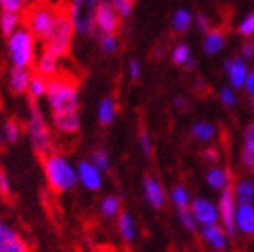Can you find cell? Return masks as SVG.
<instances>
[{
    "label": "cell",
    "mask_w": 254,
    "mask_h": 252,
    "mask_svg": "<svg viewBox=\"0 0 254 252\" xmlns=\"http://www.w3.org/2000/svg\"><path fill=\"white\" fill-rule=\"evenodd\" d=\"M27 247L18 229L5 218H0V252H16Z\"/></svg>",
    "instance_id": "e0dca14e"
},
{
    "label": "cell",
    "mask_w": 254,
    "mask_h": 252,
    "mask_svg": "<svg viewBox=\"0 0 254 252\" xmlns=\"http://www.w3.org/2000/svg\"><path fill=\"white\" fill-rule=\"evenodd\" d=\"M11 194H13V186H11L9 175L5 170L0 168V198L9 200Z\"/></svg>",
    "instance_id": "b9f144b4"
},
{
    "label": "cell",
    "mask_w": 254,
    "mask_h": 252,
    "mask_svg": "<svg viewBox=\"0 0 254 252\" xmlns=\"http://www.w3.org/2000/svg\"><path fill=\"white\" fill-rule=\"evenodd\" d=\"M47 90H49V79L33 70L29 87H27V96H29V99L33 103H38L40 99H45Z\"/></svg>",
    "instance_id": "f1b7e54d"
},
{
    "label": "cell",
    "mask_w": 254,
    "mask_h": 252,
    "mask_svg": "<svg viewBox=\"0 0 254 252\" xmlns=\"http://www.w3.org/2000/svg\"><path fill=\"white\" fill-rule=\"evenodd\" d=\"M240 160L245 168L254 166V119L245 125L242 131V151H240Z\"/></svg>",
    "instance_id": "603a6c76"
},
{
    "label": "cell",
    "mask_w": 254,
    "mask_h": 252,
    "mask_svg": "<svg viewBox=\"0 0 254 252\" xmlns=\"http://www.w3.org/2000/svg\"><path fill=\"white\" fill-rule=\"evenodd\" d=\"M127 72L130 81H139L142 76V65L137 58H130L127 63Z\"/></svg>",
    "instance_id": "7bdbcfd3"
},
{
    "label": "cell",
    "mask_w": 254,
    "mask_h": 252,
    "mask_svg": "<svg viewBox=\"0 0 254 252\" xmlns=\"http://www.w3.org/2000/svg\"><path fill=\"white\" fill-rule=\"evenodd\" d=\"M202 159L204 162H207L209 166L213 164H218V160H220V151L216 150L215 146H205L204 150H202Z\"/></svg>",
    "instance_id": "ee69618b"
},
{
    "label": "cell",
    "mask_w": 254,
    "mask_h": 252,
    "mask_svg": "<svg viewBox=\"0 0 254 252\" xmlns=\"http://www.w3.org/2000/svg\"><path fill=\"white\" fill-rule=\"evenodd\" d=\"M90 162H92L103 175L108 173L110 168H112V159H110V153H108L105 148H96V150L90 153Z\"/></svg>",
    "instance_id": "e575fe53"
},
{
    "label": "cell",
    "mask_w": 254,
    "mask_h": 252,
    "mask_svg": "<svg viewBox=\"0 0 254 252\" xmlns=\"http://www.w3.org/2000/svg\"><path fill=\"white\" fill-rule=\"evenodd\" d=\"M251 67L249 62L244 60L242 56H233L224 62V72L227 78V85L235 90H244V83L247 74H249Z\"/></svg>",
    "instance_id": "7c38bea8"
},
{
    "label": "cell",
    "mask_w": 254,
    "mask_h": 252,
    "mask_svg": "<svg viewBox=\"0 0 254 252\" xmlns=\"http://www.w3.org/2000/svg\"><path fill=\"white\" fill-rule=\"evenodd\" d=\"M101 0H67L64 5L74 31L79 36L94 33V15Z\"/></svg>",
    "instance_id": "52a82bcc"
},
{
    "label": "cell",
    "mask_w": 254,
    "mask_h": 252,
    "mask_svg": "<svg viewBox=\"0 0 254 252\" xmlns=\"http://www.w3.org/2000/svg\"><path fill=\"white\" fill-rule=\"evenodd\" d=\"M42 168H44L45 182L53 193L64 194L78 186L76 164H72L65 153H60L56 150L51 151L49 155L42 159Z\"/></svg>",
    "instance_id": "6da1fadb"
},
{
    "label": "cell",
    "mask_w": 254,
    "mask_h": 252,
    "mask_svg": "<svg viewBox=\"0 0 254 252\" xmlns=\"http://www.w3.org/2000/svg\"><path fill=\"white\" fill-rule=\"evenodd\" d=\"M78 173V184L90 193H98L103 188V173L90 162V160H79L76 164Z\"/></svg>",
    "instance_id": "4fadbf2b"
},
{
    "label": "cell",
    "mask_w": 254,
    "mask_h": 252,
    "mask_svg": "<svg viewBox=\"0 0 254 252\" xmlns=\"http://www.w3.org/2000/svg\"><path fill=\"white\" fill-rule=\"evenodd\" d=\"M177 218H179V223H181V227L184 229L186 233H191V234H196V233H198L200 225L196 223L195 216H193V213L190 211V207H188V209H179V211H177Z\"/></svg>",
    "instance_id": "d590c367"
},
{
    "label": "cell",
    "mask_w": 254,
    "mask_h": 252,
    "mask_svg": "<svg viewBox=\"0 0 254 252\" xmlns=\"http://www.w3.org/2000/svg\"><path fill=\"white\" fill-rule=\"evenodd\" d=\"M62 5H54L47 0H36L27 5L22 15V25L31 31L38 42H45L56 25Z\"/></svg>",
    "instance_id": "277c9868"
},
{
    "label": "cell",
    "mask_w": 254,
    "mask_h": 252,
    "mask_svg": "<svg viewBox=\"0 0 254 252\" xmlns=\"http://www.w3.org/2000/svg\"><path fill=\"white\" fill-rule=\"evenodd\" d=\"M233 194H235L238 205L254 204V180L253 179H238L233 182Z\"/></svg>",
    "instance_id": "83f0119b"
},
{
    "label": "cell",
    "mask_w": 254,
    "mask_h": 252,
    "mask_svg": "<svg viewBox=\"0 0 254 252\" xmlns=\"http://www.w3.org/2000/svg\"><path fill=\"white\" fill-rule=\"evenodd\" d=\"M244 90L249 94V96H254V68H251L249 74H247V78H245Z\"/></svg>",
    "instance_id": "c3c4849f"
},
{
    "label": "cell",
    "mask_w": 254,
    "mask_h": 252,
    "mask_svg": "<svg viewBox=\"0 0 254 252\" xmlns=\"http://www.w3.org/2000/svg\"><path fill=\"white\" fill-rule=\"evenodd\" d=\"M190 211L195 216L196 223L204 227V225H213V223H220V216H218V207L216 202H213L207 196H195L191 200Z\"/></svg>",
    "instance_id": "8fae6325"
},
{
    "label": "cell",
    "mask_w": 254,
    "mask_h": 252,
    "mask_svg": "<svg viewBox=\"0 0 254 252\" xmlns=\"http://www.w3.org/2000/svg\"><path fill=\"white\" fill-rule=\"evenodd\" d=\"M5 144L4 141V131H2V125H0V150H2V146Z\"/></svg>",
    "instance_id": "f907efd6"
},
{
    "label": "cell",
    "mask_w": 254,
    "mask_h": 252,
    "mask_svg": "<svg viewBox=\"0 0 254 252\" xmlns=\"http://www.w3.org/2000/svg\"><path fill=\"white\" fill-rule=\"evenodd\" d=\"M47 107L53 114L65 112H79V85L67 74H60L49 79V90L45 96Z\"/></svg>",
    "instance_id": "7a4b0ae2"
},
{
    "label": "cell",
    "mask_w": 254,
    "mask_h": 252,
    "mask_svg": "<svg viewBox=\"0 0 254 252\" xmlns=\"http://www.w3.org/2000/svg\"><path fill=\"white\" fill-rule=\"evenodd\" d=\"M193 25H195V15H193L188 7H179V9L171 15L170 29H171V33L177 34V36L186 34Z\"/></svg>",
    "instance_id": "d4e9b609"
},
{
    "label": "cell",
    "mask_w": 254,
    "mask_h": 252,
    "mask_svg": "<svg viewBox=\"0 0 254 252\" xmlns=\"http://www.w3.org/2000/svg\"><path fill=\"white\" fill-rule=\"evenodd\" d=\"M173 108H175L177 112H188L191 108V101L186 96H177L175 99H173Z\"/></svg>",
    "instance_id": "7dc6e473"
},
{
    "label": "cell",
    "mask_w": 254,
    "mask_h": 252,
    "mask_svg": "<svg viewBox=\"0 0 254 252\" xmlns=\"http://www.w3.org/2000/svg\"><path fill=\"white\" fill-rule=\"evenodd\" d=\"M90 252H99V251H90Z\"/></svg>",
    "instance_id": "11a10c76"
},
{
    "label": "cell",
    "mask_w": 254,
    "mask_h": 252,
    "mask_svg": "<svg viewBox=\"0 0 254 252\" xmlns=\"http://www.w3.org/2000/svg\"><path fill=\"white\" fill-rule=\"evenodd\" d=\"M251 173H253V180H254V166L251 168Z\"/></svg>",
    "instance_id": "db71d44e"
},
{
    "label": "cell",
    "mask_w": 254,
    "mask_h": 252,
    "mask_svg": "<svg viewBox=\"0 0 254 252\" xmlns=\"http://www.w3.org/2000/svg\"><path fill=\"white\" fill-rule=\"evenodd\" d=\"M114 4V7L118 9V13L121 15L123 20H128L133 11V5H135L137 0H110Z\"/></svg>",
    "instance_id": "60d3db41"
},
{
    "label": "cell",
    "mask_w": 254,
    "mask_h": 252,
    "mask_svg": "<svg viewBox=\"0 0 254 252\" xmlns=\"http://www.w3.org/2000/svg\"><path fill=\"white\" fill-rule=\"evenodd\" d=\"M36 45H38V40L34 38L33 33L25 29L24 25L11 36H7L5 49H7V58H9L11 67H22L33 70L34 62L38 58Z\"/></svg>",
    "instance_id": "5b68a950"
},
{
    "label": "cell",
    "mask_w": 254,
    "mask_h": 252,
    "mask_svg": "<svg viewBox=\"0 0 254 252\" xmlns=\"http://www.w3.org/2000/svg\"><path fill=\"white\" fill-rule=\"evenodd\" d=\"M24 125L16 119V117H7L2 125V131H4V141L5 144H16L24 135Z\"/></svg>",
    "instance_id": "1f68e13d"
},
{
    "label": "cell",
    "mask_w": 254,
    "mask_h": 252,
    "mask_svg": "<svg viewBox=\"0 0 254 252\" xmlns=\"http://www.w3.org/2000/svg\"><path fill=\"white\" fill-rule=\"evenodd\" d=\"M200 240L215 252H225L229 247V234L225 233V229L220 223H213V225H204L198 229Z\"/></svg>",
    "instance_id": "5bb4252c"
},
{
    "label": "cell",
    "mask_w": 254,
    "mask_h": 252,
    "mask_svg": "<svg viewBox=\"0 0 254 252\" xmlns=\"http://www.w3.org/2000/svg\"><path fill=\"white\" fill-rule=\"evenodd\" d=\"M216 207H218V216H220V225L225 229V233L229 234V238H236V225H235V216L236 209H238V202H236L233 189H225L222 193H218V200H216Z\"/></svg>",
    "instance_id": "9c48e42d"
},
{
    "label": "cell",
    "mask_w": 254,
    "mask_h": 252,
    "mask_svg": "<svg viewBox=\"0 0 254 252\" xmlns=\"http://www.w3.org/2000/svg\"><path fill=\"white\" fill-rule=\"evenodd\" d=\"M20 27H22V15L0 11V33L4 34L5 38L18 31Z\"/></svg>",
    "instance_id": "d6a6232c"
},
{
    "label": "cell",
    "mask_w": 254,
    "mask_h": 252,
    "mask_svg": "<svg viewBox=\"0 0 254 252\" xmlns=\"http://www.w3.org/2000/svg\"><path fill=\"white\" fill-rule=\"evenodd\" d=\"M119 114V105L116 96H105L98 103V123L101 126H110Z\"/></svg>",
    "instance_id": "484cf974"
},
{
    "label": "cell",
    "mask_w": 254,
    "mask_h": 252,
    "mask_svg": "<svg viewBox=\"0 0 254 252\" xmlns=\"http://www.w3.org/2000/svg\"><path fill=\"white\" fill-rule=\"evenodd\" d=\"M116 225H118V233L125 243H133L139 236V227H137L135 218L128 211H123L116 218Z\"/></svg>",
    "instance_id": "cb8c5ba5"
},
{
    "label": "cell",
    "mask_w": 254,
    "mask_h": 252,
    "mask_svg": "<svg viewBox=\"0 0 254 252\" xmlns=\"http://www.w3.org/2000/svg\"><path fill=\"white\" fill-rule=\"evenodd\" d=\"M195 25L196 29L200 31V33H209L211 29H213V22H211V18L205 13H198V15H195Z\"/></svg>",
    "instance_id": "f6af8a7d"
},
{
    "label": "cell",
    "mask_w": 254,
    "mask_h": 252,
    "mask_svg": "<svg viewBox=\"0 0 254 252\" xmlns=\"http://www.w3.org/2000/svg\"><path fill=\"white\" fill-rule=\"evenodd\" d=\"M236 31L242 38L251 40L254 36V11H249L244 18L240 20L238 25H236Z\"/></svg>",
    "instance_id": "74e56055"
},
{
    "label": "cell",
    "mask_w": 254,
    "mask_h": 252,
    "mask_svg": "<svg viewBox=\"0 0 254 252\" xmlns=\"http://www.w3.org/2000/svg\"><path fill=\"white\" fill-rule=\"evenodd\" d=\"M29 2L27 0H0V11L4 13H16V15H24L27 9Z\"/></svg>",
    "instance_id": "ab89813d"
},
{
    "label": "cell",
    "mask_w": 254,
    "mask_h": 252,
    "mask_svg": "<svg viewBox=\"0 0 254 252\" xmlns=\"http://www.w3.org/2000/svg\"><path fill=\"white\" fill-rule=\"evenodd\" d=\"M31 74H33L31 68L9 67V70H7V88H9V92L15 94V96H24V94H27Z\"/></svg>",
    "instance_id": "ac0fdd59"
},
{
    "label": "cell",
    "mask_w": 254,
    "mask_h": 252,
    "mask_svg": "<svg viewBox=\"0 0 254 252\" xmlns=\"http://www.w3.org/2000/svg\"><path fill=\"white\" fill-rule=\"evenodd\" d=\"M251 108H253V114H254V96H251Z\"/></svg>",
    "instance_id": "816d5d0a"
},
{
    "label": "cell",
    "mask_w": 254,
    "mask_h": 252,
    "mask_svg": "<svg viewBox=\"0 0 254 252\" xmlns=\"http://www.w3.org/2000/svg\"><path fill=\"white\" fill-rule=\"evenodd\" d=\"M218 101L224 108L231 110V108L236 107V103H238V97H236V90L235 88H231L229 85H224V87L218 90Z\"/></svg>",
    "instance_id": "f35d334b"
},
{
    "label": "cell",
    "mask_w": 254,
    "mask_h": 252,
    "mask_svg": "<svg viewBox=\"0 0 254 252\" xmlns=\"http://www.w3.org/2000/svg\"><path fill=\"white\" fill-rule=\"evenodd\" d=\"M137 142H139V150H141L142 157H144V159H152L153 150H155V146H153V137L144 126H141L139 131H137Z\"/></svg>",
    "instance_id": "836d02e7"
},
{
    "label": "cell",
    "mask_w": 254,
    "mask_h": 252,
    "mask_svg": "<svg viewBox=\"0 0 254 252\" xmlns=\"http://www.w3.org/2000/svg\"><path fill=\"white\" fill-rule=\"evenodd\" d=\"M123 27V18L114 7L110 0H101L94 15V33L92 36L99 38L105 34H119Z\"/></svg>",
    "instance_id": "ba28073f"
},
{
    "label": "cell",
    "mask_w": 254,
    "mask_h": 252,
    "mask_svg": "<svg viewBox=\"0 0 254 252\" xmlns=\"http://www.w3.org/2000/svg\"><path fill=\"white\" fill-rule=\"evenodd\" d=\"M190 133L196 142L209 146L211 142L216 139V135H218V126H216L215 123L200 119V121H195L193 125H191Z\"/></svg>",
    "instance_id": "7402d4cb"
},
{
    "label": "cell",
    "mask_w": 254,
    "mask_h": 252,
    "mask_svg": "<svg viewBox=\"0 0 254 252\" xmlns=\"http://www.w3.org/2000/svg\"><path fill=\"white\" fill-rule=\"evenodd\" d=\"M240 56L244 60H253L254 58V42L253 40H247V42H244L242 44V47H240Z\"/></svg>",
    "instance_id": "bcb514c9"
},
{
    "label": "cell",
    "mask_w": 254,
    "mask_h": 252,
    "mask_svg": "<svg viewBox=\"0 0 254 252\" xmlns=\"http://www.w3.org/2000/svg\"><path fill=\"white\" fill-rule=\"evenodd\" d=\"M168 200H170L171 205L177 207V211H179V209L190 207L193 196H191L190 189H188L184 184H175L170 191H168Z\"/></svg>",
    "instance_id": "4dcf8cb0"
},
{
    "label": "cell",
    "mask_w": 254,
    "mask_h": 252,
    "mask_svg": "<svg viewBox=\"0 0 254 252\" xmlns=\"http://www.w3.org/2000/svg\"><path fill=\"white\" fill-rule=\"evenodd\" d=\"M142 198H144L148 207H152L153 211H161L166 205L168 193L155 175H144V179H142Z\"/></svg>",
    "instance_id": "30bf717a"
},
{
    "label": "cell",
    "mask_w": 254,
    "mask_h": 252,
    "mask_svg": "<svg viewBox=\"0 0 254 252\" xmlns=\"http://www.w3.org/2000/svg\"><path fill=\"white\" fill-rule=\"evenodd\" d=\"M99 214L107 220H116L123 213V202L118 194H107L99 202Z\"/></svg>",
    "instance_id": "f546056e"
},
{
    "label": "cell",
    "mask_w": 254,
    "mask_h": 252,
    "mask_svg": "<svg viewBox=\"0 0 254 252\" xmlns=\"http://www.w3.org/2000/svg\"><path fill=\"white\" fill-rule=\"evenodd\" d=\"M16 252H31V251H29V247H24V249H20V251H16Z\"/></svg>",
    "instance_id": "f5cc1de1"
},
{
    "label": "cell",
    "mask_w": 254,
    "mask_h": 252,
    "mask_svg": "<svg viewBox=\"0 0 254 252\" xmlns=\"http://www.w3.org/2000/svg\"><path fill=\"white\" fill-rule=\"evenodd\" d=\"M33 70L42 74V76H45L47 79H53L62 74V60L56 58V56H53V54H49V53H45V51H42V54H38V58L34 62Z\"/></svg>",
    "instance_id": "ffe728a7"
},
{
    "label": "cell",
    "mask_w": 254,
    "mask_h": 252,
    "mask_svg": "<svg viewBox=\"0 0 254 252\" xmlns=\"http://www.w3.org/2000/svg\"><path fill=\"white\" fill-rule=\"evenodd\" d=\"M204 180H205V186H207L211 191H216V193H222L225 189L233 188V182H235L231 170L222 164L209 166L204 175Z\"/></svg>",
    "instance_id": "9a60e30c"
},
{
    "label": "cell",
    "mask_w": 254,
    "mask_h": 252,
    "mask_svg": "<svg viewBox=\"0 0 254 252\" xmlns=\"http://www.w3.org/2000/svg\"><path fill=\"white\" fill-rule=\"evenodd\" d=\"M25 133L29 139V144L33 151L40 159H44L45 155H49L51 151H54V133L51 121H47V117L44 116L42 108L38 107V103L31 101L29 105V116L25 121Z\"/></svg>",
    "instance_id": "3957f363"
},
{
    "label": "cell",
    "mask_w": 254,
    "mask_h": 252,
    "mask_svg": "<svg viewBox=\"0 0 254 252\" xmlns=\"http://www.w3.org/2000/svg\"><path fill=\"white\" fill-rule=\"evenodd\" d=\"M164 53H166V51H164V47H162V45L155 47V49H153V60H162V58H164Z\"/></svg>",
    "instance_id": "681fc988"
},
{
    "label": "cell",
    "mask_w": 254,
    "mask_h": 252,
    "mask_svg": "<svg viewBox=\"0 0 254 252\" xmlns=\"http://www.w3.org/2000/svg\"><path fill=\"white\" fill-rule=\"evenodd\" d=\"M98 44L105 54H116L121 49V38L119 34H105L98 38Z\"/></svg>",
    "instance_id": "8d00e7d4"
},
{
    "label": "cell",
    "mask_w": 254,
    "mask_h": 252,
    "mask_svg": "<svg viewBox=\"0 0 254 252\" xmlns=\"http://www.w3.org/2000/svg\"><path fill=\"white\" fill-rule=\"evenodd\" d=\"M76 36V31H74L70 20H68L67 13H65L64 5L60 7V15L56 20V25L54 29L51 31V34L47 36L45 42H42L45 53L53 54L56 58L64 60L70 53V47H72V40Z\"/></svg>",
    "instance_id": "8992f818"
},
{
    "label": "cell",
    "mask_w": 254,
    "mask_h": 252,
    "mask_svg": "<svg viewBox=\"0 0 254 252\" xmlns=\"http://www.w3.org/2000/svg\"><path fill=\"white\" fill-rule=\"evenodd\" d=\"M227 45V33L222 27H213L209 33L204 34L202 51L205 56H218Z\"/></svg>",
    "instance_id": "d6986e66"
},
{
    "label": "cell",
    "mask_w": 254,
    "mask_h": 252,
    "mask_svg": "<svg viewBox=\"0 0 254 252\" xmlns=\"http://www.w3.org/2000/svg\"><path fill=\"white\" fill-rule=\"evenodd\" d=\"M51 126L56 133L64 137H72L81 130V117L79 112H65V114H53Z\"/></svg>",
    "instance_id": "2e32d148"
},
{
    "label": "cell",
    "mask_w": 254,
    "mask_h": 252,
    "mask_svg": "<svg viewBox=\"0 0 254 252\" xmlns=\"http://www.w3.org/2000/svg\"><path fill=\"white\" fill-rule=\"evenodd\" d=\"M170 58L171 63L177 65V67H184L186 70H195L196 67V60L191 53V47L184 42L177 44L175 47L170 51Z\"/></svg>",
    "instance_id": "4316f807"
},
{
    "label": "cell",
    "mask_w": 254,
    "mask_h": 252,
    "mask_svg": "<svg viewBox=\"0 0 254 252\" xmlns=\"http://www.w3.org/2000/svg\"><path fill=\"white\" fill-rule=\"evenodd\" d=\"M236 233L247 238H254V204L238 205L235 216Z\"/></svg>",
    "instance_id": "44dd1931"
}]
</instances>
